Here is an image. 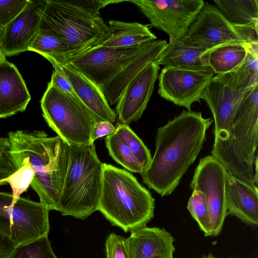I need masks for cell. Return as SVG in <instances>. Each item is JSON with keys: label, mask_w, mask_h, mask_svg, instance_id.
I'll list each match as a JSON object with an SVG mask.
<instances>
[{"label": "cell", "mask_w": 258, "mask_h": 258, "mask_svg": "<svg viewBox=\"0 0 258 258\" xmlns=\"http://www.w3.org/2000/svg\"><path fill=\"white\" fill-rule=\"evenodd\" d=\"M40 105L48 126L68 145L94 144L91 142V134L96 121L78 97L59 90L49 83Z\"/></svg>", "instance_id": "7"}, {"label": "cell", "mask_w": 258, "mask_h": 258, "mask_svg": "<svg viewBox=\"0 0 258 258\" xmlns=\"http://www.w3.org/2000/svg\"><path fill=\"white\" fill-rule=\"evenodd\" d=\"M212 122L201 112L183 110L158 127L155 153L141 173L144 183L161 197L173 192L203 148Z\"/></svg>", "instance_id": "1"}, {"label": "cell", "mask_w": 258, "mask_h": 258, "mask_svg": "<svg viewBox=\"0 0 258 258\" xmlns=\"http://www.w3.org/2000/svg\"><path fill=\"white\" fill-rule=\"evenodd\" d=\"M16 247L9 238L0 233V258H9Z\"/></svg>", "instance_id": "37"}, {"label": "cell", "mask_w": 258, "mask_h": 258, "mask_svg": "<svg viewBox=\"0 0 258 258\" xmlns=\"http://www.w3.org/2000/svg\"><path fill=\"white\" fill-rule=\"evenodd\" d=\"M159 70L157 61L151 62L126 86L116 103V114L120 123L128 125L141 118L153 92Z\"/></svg>", "instance_id": "15"}, {"label": "cell", "mask_w": 258, "mask_h": 258, "mask_svg": "<svg viewBox=\"0 0 258 258\" xmlns=\"http://www.w3.org/2000/svg\"><path fill=\"white\" fill-rule=\"evenodd\" d=\"M257 82L258 51L250 49L244 62L237 70L214 75L202 96L214 120L215 139L212 156L223 164L231 176L236 179L238 174L231 149L232 120L239 102Z\"/></svg>", "instance_id": "2"}, {"label": "cell", "mask_w": 258, "mask_h": 258, "mask_svg": "<svg viewBox=\"0 0 258 258\" xmlns=\"http://www.w3.org/2000/svg\"><path fill=\"white\" fill-rule=\"evenodd\" d=\"M46 1L29 0L24 9L4 28L1 46L5 57L28 50L40 29Z\"/></svg>", "instance_id": "16"}, {"label": "cell", "mask_w": 258, "mask_h": 258, "mask_svg": "<svg viewBox=\"0 0 258 258\" xmlns=\"http://www.w3.org/2000/svg\"><path fill=\"white\" fill-rule=\"evenodd\" d=\"M124 1L46 0L40 29L58 36L73 49L71 56L83 53L100 44L109 33V27L100 11L110 4Z\"/></svg>", "instance_id": "4"}, {"label": "cell", "mask_w": 258, "mask_h": 258, "mask_svg": "<svg viewBox=\"0 0 258 258\" xmlns=\"http://www.w3.org/2000/svg\"><path fill=\"white\" fill-rule=\"evenodd\" d=\"M151 41L126 48L93 47L57 62L69 63L99 88L145 50Z\"/></svg>", "instance_id": "13"}, {"label": "cell", "mask_w": 258, "mask_h": 258, "mask_svg": "<svg viewBox=\"0 0 258 258\" xmlns=\"http://www.w3.org/2000/svg\"><path fill=\"white\" fill-rule=\"evenodd\" d=\"M8 139L16 165L25 161L31 165L34 175L30 186L40 202L49 211H58L68 166V145L58 136L49 137L40 131L10 132Z\"/></svg>", "instance_id": "3"}, {"label": "cell", "mask_w": 258, "mask_h": 258, "mask_svg": "<svg viewBox=\"0 0 258 258\" xmlns=\"http://www.w3.org/2000/svg\"><path fill=\"white\" fill-rule=\"evenodd\" d=\"M17 67L6 58L0 62V118L24 111L31 100Z\"/></svg>", "instance_id": "19"}, {"label": "cell", "mask_w": 258, "mask_h": 258, "mask_svg": "<svg viewBox=\"0 0 258 258\" xmlns=\"http://www.w3.org/2000/svg\"><path fill=\"white\" fill-rule=\"evenodd\" d=\"M227 171L223 164L212 155L201 159L189 184L192 190L202 191L206 199L211 236L221 231L227 210L225 202V182Z\"/></svg>", "instance_id": "12"}, {"label": "cell", "mask_w": 258, "mask_h": 258, "mask_svg": "<svg viewBox=\"0 0 258 258\" xmlns=\"http://www.w3.org/2000/svg\"><path fill=\"white\" fill-rule=\"evenodd\" d=\"M109 155L118 164L132 172L142 173L144 169L115 131L105 139Z\"/></svg>", "instance_id": "27"}, {"label": "cell", "mask_w": 258, "mask_h": 258, "mask_svg": "<svg viewBox=\"0 0 258 258\" xmlns=\"http://www.w3.org/2000/svg\"><path fill=\"white\" fill-rule=\"evenodd\" d=\"M98 211L125 232L146 226L154 217L155 199L130 172L103 163Z\"/></svg>", "instance_id": "5"}, {"label": "cell", "mask_w": 258, "mask_h": 258, "mask_svg": "<svg viewBox=\"0 0 258 258\" xmlns=\"http://www.w3.org/2000/svg\"><path fill=\"white\" fill-rule=\"evenodd\" d=\"M115 132L131 150L144 171L149 166L152 156L150 151L143 141L127 124L118 123Z\"/></svg>", "instance_id": "28"}, {"label": "cell", "mask_w": 258, "mask_h": 258, "mask_svg": "<svg viewBox=\"0 0 258 258\" xmlns=\"http://www.w3.org/2000/svg\"><path fill=\"white\" fill-rule=\"evenodd\" d=\"M116 127L113 123L106 121H99L93 125L91 134V142L94 144V141L104 136H107L113 133Z\"/></svg>", "instance_id": "36"}, {"label": "cell", "mask_w": 258, "mask_h": 258, "mask_svg": "<svg viewBox=\"0 0 258 258\" xmlns=\"http://www.w3.org/2000/svg\"><path fill=\"white\" fill-rule=\"evenodd\" d=\"M68 146V166L58 211L63 216L84 220L98 211L103 163L94 144Z\"/></svg>", "instance_id": "6"}, {"label": "cell", "mask_w": 258, "mask_h": 258, "mask_svg": "<svg viewBox=\"0 0 258 258\" xmlns=\"http://www.w3.org/2000/svg\"><path fill=\"white\" fill-rule=\"evenodd\" d=\"M29 0H0V26L5 27L26 6Z\"/></svg>", "instance_id": "34"}, {"label": "cell", "mask_w": 258, "mask_h": 258, "mask_svg": "<svg viewBox=\"0 0 258 258\" xmlns=\"http://www.w3.org/2000/svg\"><path fill=\"white\" fill-rule=\"evenodd\" d=\"M6 58V57L5 56L3 51L2 49L1 44H0V62L3 61L4 59Z\"/></svg>", "instance_id": "38"}, {"label": "cell", "mask_w": 258, "mask_h": 258, "mask_svg": "<svg viewBox=\"0 0 258 258\" xmlns=\"http://www.w3.org/2000/svg\"><path fill=\"white\" fill-rule=\"evenodd\" d=\"M108 26V35L100 44L94 47H131L157 39L148 25L111 20Z\"/></svg>", "instance_id": "22"}, {"label": "cell", "mask_w": 258, "mask_h": 258, "mask_svg": "<svg viewBox=\"0 0 258 258\" xmlns=\"http://www.w3.org/2000/svg\"><path fill=\"white\" fill-rule=\"evenodd\" d=\"M213 2L233 25L257 30V0H214Z\"/></svg>", "instance_id": "24"}, {"label": "cell", "mask_w": 258, "mask_h": 258, "mask_svg": "<svg viewBox=\"0 0 258 258\" xmlns=\"http://www.w3.org/2000/svg\"><path fill=\"white\" fill-rule=\"evenodd\" d=\"M127 241L132 258H173L174 238L164 228L142 227Z\"/></svg>", "instance_id": "20"}, {"label": "cell", "mask_w": 258, "mask_h": 258, "mask_svg": "<svg viewBox=\"0 0 258 258\" xmlns=\"http://www.w3.org/2000/svg\"><path fill=\"white\" fill-rule=\"evenodd\" d=\"M48 60L50 61L53 67V71L49 83L59 90L77 97L71 83L57 63L52 60L49 59Z\"/></svg>", "instance_id": "35"}, {"label": "cell", "mask_w": 258, "mask_h": 258, "mask_svg": "<svg viewBox=\"0 0 258 258\" xmlns=\"http://www.w3.org/2000/svg\"><path fill=\"white\" fill-rule=\"evenodd\" d=\"M214 75L210 67H165L158 75V93L163 99L190 111L193 103H201L203 92Z\"/></svg>", "instance_id": "14"}, {"label": "cell", "mask_w": 258, "mask_h": 258, "mask_svg": "<svg viewBox=\"0 0 258 258\" xmlns=\"http://www.w3.org/2000/svg\"><path fill=\"white\" fill-rule=\"evenodd\" d=\"M201 258H217V257L213 256L211 253H209V254H208V255L203 256Z\"/></svg>", "instance_id": "39"}, {"label": "cell", "mask_w": 258, "mask_h": 258, "mask_svg": "<svg viewBox=\"0 0 258 258\" xmlns=\"http://www.w3.org/2000/svg\"><path fill=\"white\" fill-rule=\"evenodd\" d=\"M55 62L71 83L77 97L91 112L96 122L114 123L116 113L99 88L69 63Z\"/></svg>", "instance_id": "17"}, {"label": "cell", "mask_w": 258, "mask_h": 258, "mask_svg": "<svg viewBox=\"0 0 258 258\" xmlns=\"http://www.w3.org/2000/svg\"><path fill=\"white\" fill-rule=\"evenodd\" d=\"M28 50L38 53L46 58L55 60L68 58L74 52L73 48L63 39L41 29L31 42Z\"/></svg>", "instance_id": "26"}, {"label": "cell", "mask_w": 258, "mask_h": 258, "mask_svg": "<svg viewBox=\"0 0 258 258\" xmlns=\"http://www.w3.org/2000/svg\"><path fill=\"white\" fill-rule=\"evenodd\" d=\"M187 208L205 235L211 236L209 211L204 194L200 190H194Z\"/></svg>", "instance_id": "30"}, {"label": "cell", "mask_w": 258, "mask_h": 258, "mask_svg": "<svg viewBox=\"0 0 258 258\" xmlns=\"http://www.w3.org/2000/svg\"><path fill=\"white\" fill-rule=\"evenodd\" d=\"M225 202L228 214L236 217L248 225H257V188H253L227 173Z\"/></svg>", "instance_id": "21"}, {"label": "cell", "mask_w": 258, "mask_h": 258, "mask_svg": "<svg viewBox=\"0 0 258 258\" xmlns=\"http://www.w3.org/2000/svg\"><path fill=\"white\" fill-rule=\"evenodd\" d=\"M167 43L166 40L152 41L145 50L99 87L109 104H116L131 81L149 63L157 60Z\"/></svg>", "instance_id": "18"}, {"label": "cell", "mask_w": 258, "mask_h": 258, "mask_svg": "<svg viewBox=\"0 0 258 258\" xmlns=\"http://www.w3.org/2000/svg\"><path fill=\"white\" fill-rule=\"evenodd\" d=\"M105 246L106 258H132L127 238L121 235L109 234Z\"/></svg>", "instance_id": "33"}, {"label": "cell", "mask_w": 258, "mask_h": 258, "mask_svg": "<svg viewBox=\"0 0 258 258\" xmlns=\"http://www.w3.org/2000/svg\"><path fill=\"white\" fill-rule=\"evenodd\" d=\"M182 39L206 49L208 53L227 44L258 43L257 30L233 25L216 6L208 2L204 3Z\"/></svg>", "instance_id": "10"}, {"label": "cell", "mask_w": 258, "mask_h": 258, "mask_svg": "<svg viewBox=\"0 0 258 258\" xmlns=\"http://www.w3.org/2000/svg\"><path fill=\"white\" fill-rule=\"evenodd\" d=\"M9 258H57L48 235L16 246Z\"/></svg>", "instance_id": "29"}, {"label": "cell", "mask_w": 258, "mask_h": 258, "mask_svg": "<svg viewBox=\"0 0 258 258\" xmlns=\"http://www.w3.org/2000/svg\"><path fill=\"white\" fill-rule=\"evenodd\" d=\"M18 169L6 180L12 188L13 203L16 204L22 193L26 191L33 180L34 172L27 161H22L17 165Z\"/></svg>", "instance_id": "31"}, {"label": "cell", "mask_w": 258, "mask_h": 258, "mask_svg": "<svg viewBox=\"0 0 258 258\" xmlns=\"http://www.w3.org/2000/svg\"><path fill=\"white\" fill-rule=\"evenodd\" d=\"M208 50L185 41L182 38L169 39L157 60L160 66L196 69L210 68L207 58Z\"/></svg>", "instance_id": "23"}, {"label": "cell", "mask_w": 258, "mask_h": 258, "mask_svg": "<svg viewBox=\"0 0 258 258\" xmlns=\"http://www.w3.org/2000/svg\"><path fill=\"white\" fill-rule=\"evenodd\" d=\"M258 82L244 95L235 110L231 133V149L238 180L257 188Z\"/></svg>", "instance_id": "8"}, {"label": "cell", "mask_w": 258, "mask_h": 258, "mask_svg": "<svg viewBox=\"0 0 258 258\" xmlns=\"http://www.w3.org/2000/svg\"><path fill=\"white\" fill-rule=\"evenodd\" d=\"M252 44H230L216 48L207 54L208 65L217 75L236 71L244 62Z\"/></svg>", "instance_id": "25"}, {"label": "cell", "mask_w": 258, "mask_h": 258, "mask_svg": "<svg viewBox=\"0 0 258 258\" xmlns=\"http://www.w3.org/2000/svg\"><path fill=\"white\" fill-rule=\"evenodd\" d=\"M18 169L10 154V143L8 138L0 137V185Z\"/></svg>", "instance_id": "32"}, {"label": "cell", "mask_w": 258, "mask_h": 258, "mask_svg": "<svg viewBox=\"0 0 258 258\" xmlns=\"http://www.w3.org/2000/svg\"><path fill=\"white\" fill-rule=\"evenodd\" d=\"M49 211L41 202L24 197L14 204L12 194L0 191V233L16 246L47 236Z\"/></svg>", "instance_id": "9"}, {"label": "cell", "mask_w": 258, "mask_h": 258, "mask_svg": "<svg viewBox=\"0 0 258 258\" xmlns=\"http://www.w3.org/2000/svg\"><path fill=\"white\" fill-rule=\"evenodd\" d=\"M150 25L162 30L169 39L183 38L202 9L203 0H134Z\"/></svg>", "instance_id": "11"}]
</instances>
